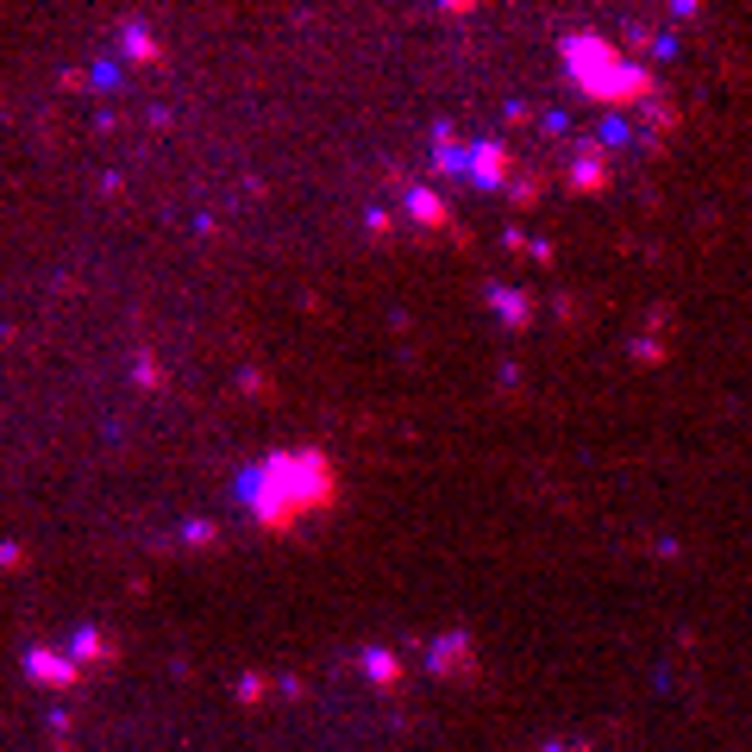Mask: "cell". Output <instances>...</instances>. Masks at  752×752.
Listing matches in <instances>:
<instances>
[{
  "label": "cell",
  "mask_w": 752,
  "mask_h": 752,
  "mask_svg": "<svg viewBox=\"0 0 752 752\" xmlns=\"http://www.w3.org/2000/svg\"><path fill=\"white\" fill-rule=\"evenodd\" d=\"M245 502L264 527H295L301 514H314L333 502V464H326L320 452H282L270 464H257L245 477Z\"/></svg>",
  "instance_id": "6da1fadb"
},
{
  "label": "cell",
  "mask_w": 752,
  "mask_h": 752,
  "mask_svg": "<svg viewBox=\"0 0 752 752\" xmlns=\"http://www.w3.org/2000/svg\"><path fill=\"white\" fill-rule=\"evenodd\" d=\"M564 63H571V82L583 94H596V101H646L652 94V76L640 63H627L608 38L596 32H577V38H564Z\"/></svg>",
  "instance_id": "7a4b0ae2"
},
{
  "label": "cell",
  "mask_w": 752,
  "mask_h": 752,
  "mask_svg": "<svg viewBox=\"0 0 752 752\" xmlns=\"http://www.w3.org/2000/svg\"><path fill=\"white\" fill-rule=\"evenodd\" d=\"M26 671L38 677V684H51V690L82 684V665H76V658H63V652H44V646H32V652H26Z\"/></svg>",
  "instance_id": "3957f363"
},
{
  "label": "cell",
  "mask_w": 752,
  "mask_h": 752,
  "mask_svg": "<svg viewBox=\"0 0 752 752\" xmlns=\"http://www.w3.org/2000/svg\"><path fill=\"white\" fill-rule=\"evenodd\" d=\"M464 170H470V182H489V188H496V182L508 176V151H502V145H470Z\"/></svg>",
  "instance_id": "277c9868"
},
{
  "label": "cell",
  "mask_w": 752,
  "mask_h": 752,
  "mask_svg": "<svg viewBox=\"0 0 752 752\" xmlns=\"http://www.w3.org/2000/svg\"><path fill=\"white\" fill-rule=\"evenodd\" d=\"M489 301H496V314H502L508 326H527V314H533V301L514 295V289H489Z\"/></svg>",
  "instance_id": "5b68a950"
},
{
  "label": "cell",
  "mask_w": 752,
  "mask_h": 752,
  "mask_svg": "<svg viewBox=\"0 0 752 752\" xmlns=\"http://www.w3.org/2000/svg\"><path fill=\"white\" fill-rule=\"evenodd\" d=\"M408 214H414V220H433V226L452 220V214H445V201H439V195H427V188H414V195H408Z\"/></svg>",
  "instance_id": "8992f818"
},
{
  "label": "cell",
  "mask_w": 752,
  "mask_h": 752,
  "mask_svg": "<svg viewBox=\"0 0 752 752\" xmlns=\"http://www.w3.org/2000/svg\"><path fill=\"white\" fill-rule=\"evenodd\" d=\"M571 182H577V188H602L608 176H602V163H596V157H583V163H571Z\"/></svg>",
  "instance_id": "52a82bcc"
},
{
  "label": "cell",
  "mask_w": 752,
  "mask_h": 752,
  "mask_svg": "<svg viewBox=\"0 0 752 752\" xmlns=\"http://www.w3.org/2000/svg\"><path fill=\"white\" fill-rule=\"evenodd\" d=\"M364 671L376 677V684H395V658L389 652H364Z\"/></svg>",
  "instance_id": "ba28073f"
}]
</instances>
